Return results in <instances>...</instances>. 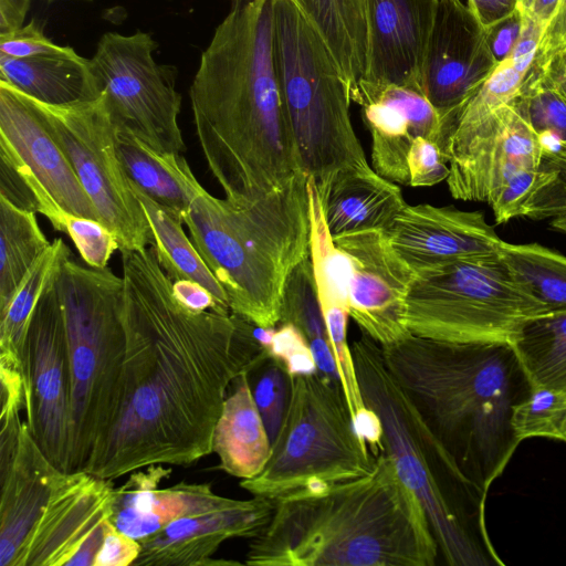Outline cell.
Listing matches in <instances>:
<instances>
[{
    "instance_id": "obj_7",
    "label": "cell",
    "mask_w": 566,
    "mask_h": 566,
    "mask_svg": "<svg viewBox=\"0 0 566 566\" xmlns=\"http://www.w3.org/2000/svg\"><path fill=\"white\" fill-rule=\"evenodd\" d=\"M70 365L71 471L83 470L120 403L126 335L123 277L67 258L56 273Z\"/></svg>"
},
{
    "instance_id": "obj_18",
    "label": "cell",
    "mask_w": 566,
    "mask_h": 566,
    "mask_svg": "<svg viewBox=\"0 0 566 566\" xmlns=\"http://www.w3.org/2000/svg\"><path fill=\"white\" fill-rule=\"evenodd\" d=\"M360 96L374 169L390 181L409 186L408 155L413 143L428 138L446 150L453 116L442 115L417 87L368 86L361 88Z\"/></svg>"
},
{
    "instance_id": "obj_39",
    "label": "cell",
    "mask_w": 566,
    "mask_h": 566,
    "mask_svg": "<svg viewBox=\"0 0 566 566\" xmlns=\"http://www.w3.org/2000/svg\"><path fill=\"white\" fill-rule=\"evenodd\" d=\"M248 375L253 398L272 443L289 405L291 376L282 363L269 355L263 357Z\"/></svg>"
},
{
    "instance_id": "obj_50",
    "label": "cell",
    "mask_w": 566,
    "mask_h": 566,
    "mask_svg": "<svg viewBox=\"0 0 566 566\" xmlns=\"http://www.w3.org/2000/svg\"><path fill=\"white\" fill-rule=\"evenodd\" d=\"M172 287L177 297L195 311H214L227 314L219 306L212 294L199 284L190 281H178L172 282Z\"/></svg>"
},
{
    "instance_id": "obj_17",
    "label": "cell",
    "mask_w": 566,
    "mask_h": 566,
    "mask_svg": "<svg viewBox=\"0 0 566 566\" xmlns=\"http://www.w3.org/2000/svg\"><path fill=\"white\" fill-rule=\"evenodd\" d=\"M543 154L539 135L512 102L450 155L449 191L459 200L488 203L514 174L539 168Z\"/></svg>"
},
{
    "instance_id": "obj_24",
    "label": "cell",
    "mask_w": 566,
    "mask_h": 566,
    "mask_svg": "<svg viewBox=\"0 0 566 566\" xmlns=\"http://www.w3.org/2000/svg\"><path fill=\"white\" fill-rule=\"evenodd\" d=\"M170 474L171 469L164 464L132 472L125 483L115 488L111 516L113 525L142 541L175 520L219 509L231 501L214 493L208 483L181 481L159 489Z\"/></svg>"
},
{
    "instance_id": "obj_49",
    "label": "cell",
    "mask_w": 566,
    "mask_h": 566,
    "mask_svg": "<svg viewBox=\"0 0 566 566\" xmlns=\"http://www.w3.org/2000/svg\"><path fill=\"white\" fill-rule=\"evenodd\" d=\"M566 43V0L538 44L535 66H541L558 48Z\"/></svg>"
},
{
    "instance_id": "obj_15",
    "label": "cell",
    "mask_w": 566,
    "mask_h": 566,
    "mask_svg": "<svg viewBox=\"0 0 566 566\" xmlns=\"http://www.w3.org/2000/svg\"><path fill=\"white\" fill-rule=\"evenodd\" d=\"M486 30L461 0H437L420 87L444 116H454L497 66Z\"/></svg>"
},
{
    "instance_id": "obj_41",
    "label": "cell",
    "mask_w": 566,
    "mask_h": 566,
    "mask_svg": "<svg viewBox=\"0 0 566 566\" xmlns=\"http://www.w3.org/2000/svg\"><path fill=\"white\" fill-rule=\"evenodd\" d=\"M553 176V170L543 164L539 168L523 169L514 174L488 202L495 222L501 224L522 217L524 206L533 193L545 186Z\"/></svg>"
},
{
    "instance_id": "obj_2",
    "label": "cell",
    "mask_w": 566,
    "mask_h": 566,
    "mask_svg": "<svg viewBox=\"0 0 566 566\" xmlns=\"http://www.w3.org/2000/svg\"><path fill=\"white\" fill-rule=\"evenodd\" d=\"M196 135L226 198L255 201L303 171L274 62V0L231 4L189 88Z\"/></svg>"
},
{
    "instance_id": "obj_36",
    "label": "cell",
    "mask_w": 566,
    "mask_h": 566,
    "mask_svg": "<svg viewBox=\"0 0 566 566\" xmlns=\"http://www.w3.org/2000/svg\"><path fill=\"white\" fill-rule=\"evenodd\" d=\"M497 254L520 286L547 311H566V256L537 243L502 241Z\"/></svg>"
},
{
    "instance_id": "obj_19",
    "label": "cell",
    "mask_w": 566,
    "mask_h": 566,
    "mask_svg": "<svg viewBox=\"0 0 566 566\" xmlns=\"http://www.w3.org/2000/svg\"><path fill=\"white\" fill-rule=\"evenodd\" d=\"M115 486L84 470L61 471L53 484L22 566H67L113 513Z\"/></svg>"
},
{
    "instance_id": "obj_25",
    "label": "cell",
    "mask_w": 566,
    "mask_h": 566,
    "mask_svg": "<svg viewBox=\"0 0 566 566\" xmlns=\"http://www.w3.org/2000/svg\"><path fill=\"white\" fill-rule=\"evenodd\" d=\"M316 186L333 238L385 231L407 205L400 187L369 165L340 168Z\"/></svg>"
},
{
    "instance_id": "obj_3",
    "label": "cell",
    "mask_w": 566,
    "mask_h": 566,
    "mask_svg": "<svg viewBox=\"0 0 566 566\" xmlns=\"http://www.w3.org/2000/svg\"><path fill=\"white\" fill-rule=\"evenodd\" d=\"M424 510L380 452L364 476L274 501L249 545L250 566H434Z\"/></svg>"
},
{
    "instance_id": "obj_34",
    "label": "cell",
    "mask_w": 566,
    "mask_h": 566,
    "mask_svg": "<svg viewBox=\"0 0 566 566\" xmlns=\"http://www.w3.org/2000/svg\"><path fill=\"white\" fill-rule=\"evenodd\" d=\"M51 243L35 212L19 209L0 197V312Z\"/></svg>"
},
{
    "instance_id": "obj_8",
    "label": "cell",
    "mask_w": 566,
    "mask_h": 566,
    "mask_svg": "<svg viewBox=\"0 0 566 566\" xmlns=\"http://www.w3.org/2000/svg\"><path fill=\"white\" fill-rule=\"evenodd\" d=\"M274 62L302 169L317 185L367 166L350 119V93L317 29L293 0H274Z\"/></svg>"
},
{
    "instance_id": "obj_30",
    "label": "cell",
    "mask_w": 566,
    "mask_h": 566,
    "mask_svg": "<svg viewBox=\"0 0 566 566\" xmlns=\"http://www.w3.org/2000/svg\"><path fill=\"white\" fill-rule=\"evenodd\" d=\"M249 0H230L231 4ZM325 40L348 85L360 102L366 69L367 29L364 0H293Z\"/></svg>"
},
{
    "instance_id": "obj_35",
    "label": "cell",
    "mask_w": 566,
    "mask_h": 566,
    "mask_svg": "<svg viewBox=\"0 0 566 566\" xmlns=\"http://www.w3.org/2000/svg\"><path fill=\"white\" fill-rule=\"evenodd\" d=\"M281 323L292 324L303 334L318 371L339 380L310 256L298 263L286 280L281 303Z\"/></svg>"
},
{
    "instance_id": "obj_14",
    "label": "cell",
    "mask_w": 566,
    "mask_h": 566,
    "mask_svg": "<svg viewBox=\"0 0 566 566\" xmlns=\"http://www.w3.org/2000/svg\"><path fill=\"white\" fill-rule=\"evenodd\" d=\"M333 240L348 260V313L360 332L380 346L411 335L406 301L416 273L385 231H360Z\"/></svg>"
},
{
    "instance_id": "obj_10",
    "label": "cell",
    "mask_w": 566,
    "mask_h": 566,
    "mask_svg": "<svg viewBox=\"0 0 566 566\" xmlns=\"http://www.w3.org/2000/svg\"><path fill=\"white\" fill-rule=\"evenodd\" d=\"M406 303L412 335L451 343L512 344L527 321L549 313L497 253L416 272Z\"/></svg>"
},
{
    "instance_id": "obj_46",
    "label": "cell",
    "mask_w": 566,
    "mask_h": 566,
    "mask_svg": "<svg viewBox=\"0 0 566 566\" xmlns=\"http://www.w3.org/2000/svg\"><path fill=\"white\" fill-rule=\"evenodd\" d=\"M140 542L117 530L111 520L104 525V537L94 566L134 565L140 553Z\"/></svg>"
},
{
    "instance_id": "obj_32",
    "label": "cell",
    "mask_w": 566,
    "mask_h": 566,
    "mask_svg": "<svg viewBox=\"0 0 566 566\" xmlns=\"http://www.w3.org/2000/svg\"><path fill=\"white\" fill-rule=\"evenodd\" d=\"M130 186L149 222L153 235L151 247L171 282L190 281L199 284L212 294L224 312L230 313L226 291L190 238L186 235L182 217L151 199L134 184L130 182Z\"/></svg>"
},
{
    "instance_id": "obj_13",
    "label": "cell",
    "mask_w": 566,
    "mask_h": 566,
    "mask_svg": "<svg viewBox=\"0 0 566 566\" xmlns=\"http://www.w3.org/2000/svg\"><path fill=\"white\" fill-rule=\"evenodd\" d=\"M57 271L42 292L27 332L24 420L51 462L63 471H71L70 365L63 307L55 281Z\"/></svg>"
},
{
    "instance_id": "obj_56",
    "label": "cell",
    "mask_w": 566,
    "mask_h": 566,
    "mask_svg": "<svg viewBox=\"0 0 566 566\" xmlns=\"http://www.w3.org/2000/svg\"><path fill=\"white\" fill-rule=\"evenodd\" d=\"M520 1V0H518Z\"/></svg>"
},
{
    "instance_id": "obj_33",
    "label": "cell",
    "mask_w": 566,
    "mask_h": 566,
    "mask_svg": "<svg viewBox=\"0 0 566 566\" xmlns=\"http://www.w3.org/2000/svg\"><path fill=\"white\" fill-rule=\"evenodd\" d=\"M511 345L532 387L566 392V311L531 318Z\"/></svg>"
},
{
    "instance_id": "obj_55",
    "label": "cell",
    "mask_w": 566,
    "mask_h": 566,
    "mask_svg": "<svg viewBox=\"0 0 566 566\" xmlns=\"http://www.w3.org/2000/svg\"><path fill=\"white\" fill-rule=\"evenodd\" d=\"M49 1H52V0H49ZM87 1H91V0H87Z\"/></svg>"
},
{
    "instance_id": "obj_28",
    "label": "cell",
    "mask_w": 566,
    "mask_h": 566,
    "mask_svg": "<svg viewBox=\"0 0 566 566\" xmlns=\"http://www.w3.org/2000/svg\"><path fill=\"white\" fill-rule=\"evenodd\" d=\"M0 82L49 105L98 97L90 60L73 48L57 54L11 57L0 53Z\"/></svg>"
},
{
    "instance_id": "obj_43",
    "label": "cell",
    "mask_w": 566,
    "mask_h": 566,
    "mask_svg": "<svg viewBox=\"0 0 566 566\" xmlns=\"http://www.w3.org/2000/svg\"><path fill=\"white\" fill-rule=\"evenodd\" d=\"M448 164L441 144L428 138L416 140L408 155L409 186L430 187L447 180Z\"/></svg>"
},
{
    "instance_id": "obj_9",
    "label": "cell",
    "mask_w": 566,
    "mask_h": 566,
    "mask_svg": "<svg viewBox=\"0 0 566 566\" xmlns=\"http://www.w3.org/2000/svg\"><path fill=\"white\" fill-rule=\"evenodd\" d=\"M376 458L355 428L338 379L321 371L291 376L289 405L270 459L240 486L272 501L318 492L366 475Z\"/></svg>"
},
{
    "instance_id": "obj_29",
    "label": "cell",
    "mask_w": 566,
    "mask_h": 566,
    "mask_svg": "<svg viewBox=\"0 0 566 566\" xmlns=\"http://www.w3.org/2000/svg\"><path fill=\"white\" fill-rule=\"evenodd\" d=\"M71 256L56 238L34 262L7 307L0 312V384L2 392L25 394L24 347L32 312L49 280Z\"/></svg>"
},
{
    "instance_id": "obj_48",
    "label": "cell",
    "mask_w": 566,
    "mask_h": 566,
    "mask_svg": "<svg viewBox=\"0 0 566 566\" xmlns=\"http://www.w3.org/2000/svg\"><path fill=\"white\" fill-rule=\"evenodd\" d=\"M518 0H467V6L479 22L489 29L518 9Z\"/></svg>"
},
{
    "instance_id": "obj_11",
    "label": "cell",
    "mask_w": 566,
    "mask_h": 566,
    "mask_svg": "<svg viewBox=\"0 0 566 566\" xmlns=\"http://www.w3.org/2000/svg\"><path fill=\"white\" fill-rule=\"evenodd\" d=\"M157 49L158 43L143 31L129 35L106 32L90 59L91 69L98 96L117 127L156 153L181 155L177 69L157 64Z\"/></svg>"
},
{
    "instance_id": "obj_20",
    "label": "cell",
    "mask_w": 566,
    "mask_h": 566,
    "mask_svg": "<svg viewBox=\"0 0 566 566\" xmlns=\"http://www.w3.org/2000/svg\"><path fill=\"white\" fill-rule=\"evenodd\" d=\"M274 501L252 496L231 501L219 509L172 521L139 541L140 553L133 566H213L238 562L213 560L230 538L258 536L270 522Z\"/></svg>"
},
{
    "instance_id": "obj_40",
    "label": "cell",
    "mask_w": 566,
    "mask_h": 566,
    "mask_svg": "<svg viewBox=\"0 0 566 566\" xmlns=\"http://www.w3.org/2000/svg\"><path fill=\"white\" fill-rule=\"evenodd\" d=\"M256 334L269 356L282 363L290 376L318 371L308 342L294 325L281 323L277 328L258 327Z\"/></svg>"
},
{
    "instance_id": "obj_31",
    "label": "cell",
    "mask_w": 566,
    "mask_h": 566,
    "mask_svg": "<svg viewBox=\"0 0 566 566\" xmlns=\"http://www.w3.org/2000/svg\"><path fill=\"white\" fill-rule=\"evenodd\" d=\"M115 127L118 155L129 181L184 219L200 186L186 158L156 153L125 128Z\"/></svg>"
},
{
    "instance_id": "obj_23",
    "label": "cell",
    "mask_w": 566,
    "mask_h": 566,
    "mask_svg": "<svg viewBox=\"0 0 566 566\" xmlns=\"http://www.w3.org/2000/svg\"><path fill=\"white\" fill-rule=\"evenodd\" d=\"M0 144L11 149L67 212L99 220L67 157L32 99L0 82Z\"/></svg>"
},
{
    "instance_id": "obj_16",
    "label": "cell",
    "mask_w": 566,
    "mask_h": 566,
    "mask_svg": "<svg viewBox=\"0 0 566 566\" xmlns=\"http://www.w3.org/2000/svg\"><path fill=\"white\" fill-rule=\"evenodd\" d=\"M0 423V565L22 566L62 470L42 451L21 415Z\"/></svg>"
},
{
    "instance_id": "obj_47",
    "label": "cell",
    "mask_w": 566,
    "mask_h": 566,
    "mask_svg": "<svg viewBox=\"0 0 566 566\" xmlns=\"http://www.w3.org/2000/svg\"><path fill=\"white\" fill-rule=\"evenodd\" d=\"M523 13L518 9L486 30L488 41L492 54L497 63L506 59L516 45L523 30Z\"/></svg>"
},
{
    "instance_id": "obj_53",
    "label": "cell",
    "mask_w": 566,
    "mask_h": 566,
    "mask_svg": "<svg viewBox=\"0 0 566 566\" xmlns=\"http://www.w3.org/2000/svg\"><path fill=\"white\" fill-rule=\"evenodd\" d=\"M563 0H520V9L545 31L557 15ZM544 35V34H543Z\"/></svg>"
},
{
    "instance_id": "obj_21",
    "label": "cell",
    "mask_w": 566,
    "mask_h": 566,
    "mask_svg": "<svg viewBox=\"0 0 566 566\" xmlns=\"http://www.w3.org/2000/svg\"><path fill=\"white\" fill-rule=\"evenodd\" d=\"M385 233L415 273L460 259L496 254L503 241L482 211L429 203H407Z\"/></svg>"
},
{
    "instance_id": "obj_26",
    "label": "cell",
    "mask_w": 566,
    "mask_h": 566,
    "mask_svg": "<svg viewBox=\"0 0 566 566\" xmlns=\"http://www.w3.org/2000/svg\"><path fill=\"white\" fill-rule=\"evenodd\" d=\"M522 13L523 30L511 54L497 64L454 114L446 146L448 160L449 155L461 147L496 111L512 103L520 94L544 34L535 20Z\"/></svg>"
},
{
    "instance_id": "obj_45",
    "label": "cell",
    "mask_w": 566,
    "mask_h": 566,
    "mask_svg": "<svg viewBox=\"0 0 566 566\" xmlns=\"http://www.w3.org/2000/svg\"><path fill=\"white\" fill-rule=\"evenodd\" d=\"M67 48L49 40L34 20L13 32L0 34V53L11 57L57 54Z\"/></svg>"
},
{
    "instance_id": "obj_37",
    "label": "cell",
    "mask_w": 566,
    "mask_h": 566,
    "mask_svg": "<svg viewBox=\"0 0 566 566\" xmlns=\"http://www.w3.org/2000/svg\"><path fill=\"white\" fill-rule=\"evenodd\" d=\"M512 428L522 442L528 438H546L566 442V392L533 387L512 412Z\"/></svg>"
},
{
    "instance_id": "obj_42",
    "label": "cell",
    "mask_w": 566,
    "mask_h": 566,
    "mask_svg": "<svg viewBox=\"0 0 566 566\" xmlns=\"http://www.w3.org/2000/svg\"><path fill=\"white\" fill-rule=\"evenodd\" d=\"M64 233L67 234L85 263L106 268L113 253L119 249L115 234L101 221L70 214Z\"/></svg>"
},
{
    "instance_id": "obj_1",
    "label": "cell",
    "mask_w": 566,
    "mask_h": 566,
    "mask_svg": "<svg viewBox=\"0 0 566 566\" xmlns=\"http://www.w3.org/2000/svg\"><path fill=\"white\" fill-rule=\"evenodd\" d=\"M120 252V403L83 469L108 480L153 464L190 465L210 454L228 389L269 355L258 326L245 318L184 304L153 247Z\"/></svg>"
},
{
    "instance_id": "obj_27",
    "label": "cell",
    "mask_w": 566,
    "mask_h": 566,
    "mask_svg": "<svg viewBox=\"0 0 566 566\" xmlns=\"http://www.w3.org/2000/svg\"><path fill=\"white\" fill-rule=\"evenodd\" d=\"M231 388L214 428L212 452L222 471L247 480L264 469L272 443L253 398L248 373L235 378Z\"/></svg>"
},
{
    "instance_id": "obj_5",
    "label": "cell",
    "mask_w": 566,
    "mask_h": 566,
    "mask_svg": "<svg viewBox=\"0 0 566 566\" xmlns=\"http://www.w3.org/2000/svg\"><path fill=\"white\" fill-rule=\"evenodd\" d=\"M184 223L230 311L258 327H276L286 280L310 256L308 175L302 171L285 187L243 203L219 199L200 185Z\"/></svg>"
},
{
    "instance_id": "obj_6",
    "label": "cell",
    "mask_w": 566,
    "mask_h": 566,
    "mask_svg": "<svg viewBox=\"0 0 566 566\" xmlns=\"http://www.w3.org/2000/svg\"><path fill=\"white\" fill-rule=\"evenodd\" d=\"M365 403L382 429V451L420 501L439 556L450 566H503L486 528L488 493L458 469L385 364L382 347L361 333L352 344Z\"/></svg>"
},
{
    "instance_id": "obj_54",
    "label": "cell",
    "mask_w": 566,
    "mask_h": 566,
    "mask_svg": "<svg viewBox=\"0 0 566 566\" xmlns=\"http://www.w3.org/2000/svg\"><path fill=\"white\" fill-rule=\"evenodd\" d=\"M551 227L566 234V212L552 219Z\"/></svg>"
},
{
    "instance_id": "obj_52",
    "label": "cell",
    "mask_w": 566,
    "mask_h": 566,
    "mask_svg": "<svg viewBox=\"0 0 566 566\" xmlns=\"http://www.w3.org/2000/svg\"><path fill=\"white\" fill-rule=\"evenodd\" d=\"M31 0H0V34L23 27Z\"/></svg>"
},
{
    "instance_id": "obj_22",
    "label": "cell",
    "mask_w": 566,
    "mask_h": 566,
    "mask_svg": "<svg viewBox=\"0 0 566 566\" xmlns=\"http://www.w3.org/2000/svg\"><path fill=\"white\" fill-rule=\"evenodd\" d=\"M367 29L363 87H420L437 0H364ZM361 98V96H360Z\"/></svg>"
},
{
    "instance_id": "obj_51",
    "label": "cell",
    "mask_w": 566,
    "mask_h": 566,
    "mask_svg": "<svg viewBox=\"0 0 566 566\" xmlns=\"http://www.w3.org/2000/svg\"><path fill=\"white\" fill-rule=\"evenodd\" d=\"M534 67L541 80L566 99V43L558 48L541 66L534 65Z\"/></svg>"
},
{
    "instance_id": "obj_12",
    "label": "cell",
    "mask_w": 566,
    "mask_h": 566,
    "mask_svg": "<svg viewBox=\"0 0 566 566\" xmlns=\"http://www.w3.org/2000/svg\"><path fill=\"white\" fill-rule=\"evenodd\" d=\"M31 99L119 250L151 244L149 222L120 161L116 127L102 97L69 105Z\"/></svg>"
},
{
    "instance_id": "obj_38",
    "label": "cell",
    "mask_w": 566,
    "mask_h": 566,
    "mask_svg": "<svg viewBox=\"0 0 566 566\" xmlns=\"http://www.w3.org/2000/svg\"><path fill=\"white\" fill-rule=\"evenodd\" d=\"M513 102L539 136L566 145V99L541 80L534 65Z\"/></svg>"
},
{
    "instance_id": "obj_4",
    "label": "cell",
    "mask_w": 566,
    "mask_h": 566,
    "mask_svg": "<svg viewBox=\"0 0 566 566\" xmlns=\"http://www.w3.org/2000/svg\"><path fill=\"white\" fill-rule=\"evenodd\" d=\"M381 347L424 424L461 473L488 493L521 443L512 412L533 388L512 345L411 334Z\"/></svg>"
},
{
    "instance_id": "obj_44",
    "label": "cell",
    "mask_w": 566,
    "mask_h": 566,
    "mask_svg": "<svg viewBox=\"0 0 566 566\" xmlns=\"http://www.w3.org/2000/svg\"><path fill=\"white\" fill-rule=\"evenodd\" d=\"M0 197L19 209L38 212L33 188L18 158L0 145Z\"/></svg>"
}]
</instances>
